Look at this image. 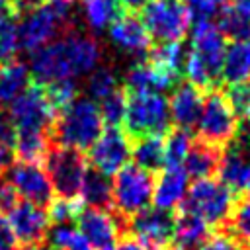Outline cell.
Wrapping results in <instances>:
<instances>
[{
	"mask_svg": "<svg viewBox=\"0 0 250 250\" xmlns=\"http://www.w3.org/2000/svg\"><path fill=\"white\" fill-rule=\"evenodd\" d=\"M104 131L100 107L90 98H76L70 105L59 111L49 127V141L57 146L88 150Z\"/></svg>",
	"mask_w": 250,
	"mask_h": 250,
	"instance_id": "cell-1",
	"label": "cell"
},
{
	"mask_svg": "<svg viewBox=\"0 0 250 250\" xmlns=\"http://www.w3.org/2000/svg\"><path fill=\"white\" fill-rule=\"evenodd\" d=\"M129 139L164 137L170 131V109L164 94H129L123 119Z\"/></svg>",
	"mask_w": 250,
	"mask_h": 250,
	"instance_id": "cell-2",
	"label": "cell"
},
{
	"mask_svg": "<svg viewBox=\"0 0 250 250\" xmlns=\"http://www.w3.org/2000/svg\"><path fill=\"white\" fill-rule=\"evenodd\" d=\"M156 176L135 166H123L111 182V211L131 219L152 203Z\"/></svg>",
	"mask_w": 250,
	"mask_h": 250,
	"instance_id": "cell-3",
	"label": "cell"
},
{
	"mask_svg": "<svg viewBox=\"0 0 250 250\" xmlns=\"http://www.w3.org/2000/svg\"><path fill=\"white\" fill-rule=\"evenodd\" d=\"M43 162L53 193H57V197L62 199H78L84 176L88 172L86 154L76 148L51 145Z\"/></svg>",
	"mask_w": 250,
	"mask_h": 250,
	"instance_id": "cell-4",
	"label": "cell"
},
{
	"mask_svg": "<svg viewBox=\"0 0 250 250\" xmlns=\"http://www.w3.org/2000/svg\"><path fill=\"white\" fill-rule=\"evenodd\" d=\"M232 203H234L232 191L225 188L219 180L207 178V180H193V184L188 188L182 207L203 219L209 229L211 227L223 229L232 209Z\"/></svg>",
	"mask_w": 250,
	"mask_h": 250,
	"instance_id": "cell-5",
	"label": "cell"
},
{
	"mask_svg": "<svg viewBox=\"0 0 250 250\" xmlns=\"http://www.w3.org/2000/svg\"><path fill=\"white\" fill-rule=\"evenodd\" d=\"M240 129V121L234 115L227 96L223 90H211L203 102V109L197 121V135L199 141L225 148L229 146Z\"/></svg>",
	"mask_w": 250,
	"mask_h": 250,
	"instance_id": "cell-6",
	"label": "cell"
},
{
	"mask_svg": "<svg viewBox=\"0 0 250 250\" xmlns=\"http://www.w3.org/2000/svg\"><path fill=\"white\" fill-rule=\"evenodd\" d=\"M141 12V21L150 39L158 43L182 41L191 23L182 0H152Z\"/></svg>",
	"mask_w": 250,
	"mask_h": 250,
	"instance_id": "cell-7",
	"label": "cell"
},
{
	"mask_svg": "<svg viewBox=\"0 0 250 250\" xmlns=\"http://www.w3.org/2000/svg\"><path fill=\"white\" fill-rule=\"evenodd\" d=\"M8 119L12 121L16 133L20 131H43L49 133V127L55 119L45 88L31 80V84L8 105Z\"/></svg>",
	"mask_w": 250,
	"mask_h": 250,
	"instance_id": "cell-8",
	"label": "cell"
},
{
	"mask_svg": "<svg viewBox=\"0 0 250 250\" xmlns=\"http://www.w3.org/2000/svg\"><path fill=\"white\" fill-rule=\"evenodd\" d=\"M127 234L137 238L145 250H168L174 238V213L146 207L127 221Z\"/></svg>",
	"mask_w": 250,
	"mask_h": 250,
	"instance_id": "cell-9",
	"label": "cell"
},
{
	"mask_svg": "<svg viewBox=\"0 0 250 250\" xmlns=\"http://www.w3.org/2000/svg\"><path fill=\"white\" fill-rule=\"evenodd\" d=\"M88 162L104 176H115L131 158V139L121 127H104L100 137L88 148Z\"/></svg>",
	"mask_w": 250,
	"mask_h": 250,
	"instance_id": "cell-10",
	"label": "cell"
},
{
	"mask_svg": "<svg viewBox=\"0 0 250 250\" xmlns=\"http://www.w3.org/2000/svg\"><path fill=\"white\" fill-rule=\"evenodd\" d=\"M4 182H8L14 188L18 197L33 205H39L43 209H47L49 203L55 199L53 197L55 193H53V188H51V182H49V176L43 164L14 160L4 174Z\"/></svg>",
	"mask_w": 250,
	"mask_h": 250,
	"instance_id": "cell-11",
	"label": "cell"
},
{
	"mask_svg": "<svg viewBox=\"0 0 250 250\" xmlns=\"http://www.w3.org/2000/svg\"><path fill=\"white\" fill-rule=\"evenodd\" d=\"M127 221L115 211L84 207L76 219V229L94 250H107L115 246L119 236L127 234Z\"/></svg>",
	"mask_w": 250,
	"mask_h": 250,
	"instance_id": "cell-12",
	"label": "cell"
},
{
	"mask_svg": "<svg viewBox=\"0 0 250 250\" xmlns=\"http://www.w3.org/2000/svg\"><path fill=\"white\" fill-rule=\"evenodd\" d=\"M66 25L68 23H64L49 6H41L29 12L21 18V21H18L20 49L31 55L41 47L53 43L61 29H64Z\"/></svg>",
	"mask_w": 250,
	"mask_h": 250,
	"instance_id": "cell-13",
	"label": "cell"
},
{
	"mask_svg": "<svg viewBox=\"0 0 250 250\" xmlns=\"http://www.w3.org/2000/svg\"><path fill=\"white\" fill-rule=\"evenodd\" d=\"M6 223L18 242L23 246L29 244H43L47 232L51 229V221L47 209L33 205L29 201H18L16 207L6 215Z\"/></svg>",
	"mask_w": 250,
	"mask_h": 250,
	"instance_id": "cell-14",
	"label": "cell"
},
{
	"mask_svg": "<svg viewBox=\"0 0 250 250\" xmlns=\"http://www.w3.org/2000/svg\"><path fill=\"white\" fill-rule=\"evenodd\" d=\"M61 43L70 78L76 80L78 76L92 74L98 68V62L102 59V47L94 37L76 31H66L61 37Z\"/></svg>",
	"mask_w": 250,
	"mask_h": 250,
	"instance_id": "cell-15",
	"label": "cell"
},
{
	"mask_svg": "<svg viewBox=\"0 0 250 250\" xmlns=\"http://www.w3.org/2000/svg\"><path fill=\"white\" fill-rule=\"evenodd\" d=\"M217 174L219 182L232 193L250 191V156L244 148V143L234 139L229 146L223 148Z\"/></svg>",
	"mask_w": 250,
	"mask_h": 250,
	"instance_id": "cell-16",
	"label": "cell"
},
{
	"mask_svg": "<svg viewBox=\"0 0 250 250\" xmlns=\"http://www.w3.org/2000/svg\"><path fill=\"white\" fill-rule=\"evenodd\" d=\"M109 39L113 41L115 47H119L125 53H131L135 57H143L141 61L146 59V53L152 47V39L141 21L137 14L123 12L111 25H109Z\"/></svg>",
	"mask_w": 250,
	"mask_h": 250,
	"instance_id": "cell-17",
	"label": "cell"
},
{
	"mask_svg": "<svg viewBox=\"0 0 250 250\" xmlns=\"http://www.w3.org/2000/svg\"><path fill=\"white\" fill-rule=\"evenodd\" d=\"M203 92L191 86L189 82H180L168 100L170 109V123H174V129H182L191 133V129L197 127L201 109H203Z\"/></svg>",
	"mask_w": 250,
	"mask_h": 250,
	"instance_id": "cell-18",
	"label": "cell"
},
{
	"mask_svg": "<svg viewBox=\"0 0 250 250\" xmlns=\"http://www.w3.org/2000/svg\"><path fill=\"white\" fill-rule=\"evenodd\" d=\"M225 37L221 35L219 27L213 21H199L193 25L191 31V47L193 51L209 68V72L221 80V66H223V57H225Z\"/></svg>",
	"mask_w": 250,
	"mask_h": 250,
	"instance_id": "cell-19",
	"label": "cell"
},
{
	"mask_svg": "<svg viewBox=\"0 0 250 250\" xmlns=\"http://www.w3.org/2000/svg\"><path fill=\"white\" fill-rule=\"evenodd\" d=\"M180 84V76L160 70L146 61L135 62L125 74V90L129 94H164Z\"/></svg>",
	"mask_w": 250,
	"mask_h": 250,
	"instance_id": "cell-20",
	"label": "cell"
},
{
	"mask_svg": "<svg viewBox=\"0 0 250 250\" xmlns=\"http://www.w3.org/2000/svg\"><path fill=\"white\" fill-rule=\"evenodd\" d=\"M188 188H189V176L184 170V166L162 168L160 176L154 182V193H152L154 207L164 211L178 209L186 199Z\"/></svg>",
	"mask_w": 250,
	"mask_h": 250,
	"instance_id": "cell-21",
	"label": "cell"
},
{
	"mask_svg": "<svg viewBox=\"0 0 250 250\" xmlns=\"http://www.w3.org/2000/svg\"><path fill=\"white\" fill-rule=\"evenodd\" d=\"M221 80L227 86L250 82V41H230L225 47Z\"/></svg>",
	"mask_w": 250,
	"mask_h": 250,
	"instance_id": "cell-22",
	"label": "cell"
},
{
	"mask_svg": "<svg viewBox=\"0 0 250 250\" xmlns=\"http://www.w3.org/2000/svg\"><path fill=\"white\" fill-rule=\"evenodd\" d=\"M209 227L203 219L193 215L191 211L184 209L182 205L174 213V246L182 250H195L207 236H209Z\"/></svg>",
	"mask_w": 250,
	"mask_h": 250,
	"instance_id": "cell-23",
	"label": "cell"
},
{
	"mask_svg": "<svg viewBox=\"0 0 250 250\" xmlns=\"http://www.w3.org/2000/svg\"><path fill=\"white\" fill-rule=\"evenodd\" d=\"M223 148L207 145L203 141H193L191 148L184 160V170L193 180H207L213 178L219 170Z\"/></svg>",
	"mask_w": 250,
	"mask_h": 250,
	"instance_id": "cell-24",
	"label": "cell"
},
{
	"mask_svg": "<svg viewBox=\"0 0 250 250\" xmlns=\"http://www.w3.org/2000/svg\"><path fill=\"white\" fill-rule=\"evenodd\" d=\"M31 84V74L25 62L14 59L0 64V107H8L27 86Z\"/></svg>",
	"mask_w": 250,
	"mask_h": 250,
	"instance_id": "cell-25",
	"label": "cell"
},
{
	"mask_svg": "<svg viewBox=\"0 0 250 250\" xmlns=\"http://www.w3.org/2000/svg\"><path fill=\"white\" fill-rule=\"evenodd\" d=\"M80 199L86 207L111 211V180L104 176L102 172L88 168L84 182H82Z\"/></svg>",
	"mask_w": 250,
	"mask_h": 250,
	"instance_id": "cell-26",
	"label": "cell"
},
{
	"mask_svg": "<svg viewBox=\"0 0 250 250\" xmlns=\"http://www.w3.org/2000/svg\"><path fill=\"white\" fill-rule=\"evenodd\" d=\"M221 230L232 236L244 250H250V191L240 193L234 199L229 219Z\"/></svg>",
	"mask_w": 250,
	"mask_h": 250,
	"instance_id": "cell-27",
	"label": "cell"
},
{
	"mask_svg": "<svg viewBox=\"0 0 250 250\" xmlns=\"http://www.w3.org/2000/svg\"><path fill=\"white\" fill-rule=\"evenodd\" d=\"M133 164L156 174L164 168V137H141L131 143Z\"/></svg>",
	"mask_w": 250,
	"mask_h": 250,
	"instance_id": "cell-28",
	"label": "cell"
},
{
	"mask_svg": "<svg viewBox=\"0 0 250 250\" xmlns=\"http://www.w3.org/2000/svg\"><path fill=\"white\" fill-rule=\"evenodd\" d=\"M186 57L188 51L184 47L182 41H174V43H158L152 45L150 51L146 53V62H150L152 66L172 72L176 76H182L184 72V64H186Z\"/></svg>",
	"mask_w": 250,
	"mask_h": 250,
	"instance_id": "cell-29",
	"label": "cell"
},
{
	"mask_svg": "<svg viewBox=\"0 0 250 250\" xmlns=\"http://www.w3.org/2000/svg\"><path fill=\"white\" fill-rule=\"evenodd\" d=\"M80 8L86 25L96 33L109 27L121 16L117 0H82Z\"/></svg>",
	"mask_w": 250,
	"mask_h": 250,
	"instance_id": "cell-30",
	"label": "cell"
},
{
	"mask_svg": "<svg viewBox=\"0 0 250 250\" xmlns=\"http://www.w3.org/2000/svg\"><path fill=\"white\" fill-rule=\"evenodd\" d=\"M217 27L223 37H229L230 41H250V20L236 12L230 4H227L219 14Z\"/></svg>",
	"mask_w": 250,
	"mask_h": 250,
	"instance_id": "cell-31",
	"label": "cell"
},
{
	"mask_svg": "<svg viewBox=\"0 0 250 250\" xmlns=\"http://www.w3.org/2000/svg\"><path fill=\"white\" fill-rule=\"evenodd\" d=\"M191 133L182 129H170L164 135V168L184 166V160L191 148Z\"/></svg>",
	"mask_w": 250,
	"mask_h": 250,
	"instance_id": "cell-32",
	"label": "cell"
},
{
	"mask_svg": "<svg viewBox=\"0 0 250 250\" xmlns=\"http://www.w3.org/2000/svg\"><path fill=\"white\" fill-rule=\"evenodd\" d=\"M47 238L55 250H94L74 225H53Z\"/></svg>",
	"mask_w": 250,
	"mask_h": 250,
	"instance_id": "cell-33",
	"label": "cell"
},
{
	"mask_svg": "<svg viewBox=\"0 0 250 250\" xmlns=\"http://www.w3.org/2000/svg\"><path fill=\"white\" fill-rule=\"evenodd\" d=\"M43 88H45L47 102H49L51 109L55 111V115L59 111H62L66 105H70L78 98V82L72 80V78L57 80V82H51V84H47Z\"/></svg>",
	"mask_w": 250,
	"mask_h": 250,
	"instance_id": "cell-34",
	"label": "cell"
},
{
	"mask_svg": "<svg viewBox=\"0 0 250 250\" xmlns=\"http://www.w3.org/2000/svg\"><path fill=\"white\" fill-rule=\"evenodd\" d=\"M100 115L105 127H119L125 119V109H127V90L125 88H117L113 94H109L107 98H104L100 104Z\"/></svg>",
	"mask_w": 250,
	"mask_h": 250,
	"instance_id": "cell-35",
	"label": "cell"
},
{
	"mask_svg": "<svg viewBox=\"0 0 250 250\" xmlns=\"http://www.w3.org/2000/svg\"><path fill=\"white\" fill-rule=\"evenodd\" d=\"M117 88H119V82L111 68L102 66V68H96L92 74H88V84H86L88 98L96 104H100L104 98L113 94Z\"/></svg>",
	"mask_w": 250,
	"mask_h": 250,
	"instance_id": "cell-36",
	"label": "cell"
},
{
	"mask_svg": "<svg viewBox=\"0 0 250 250\" xmlns=\"http://www.w3.org/2000/svg\"><path fill=\"white\" fill-rule=\"evenodd\" d=\"M18 20L14 14H6L0 18V64L14 61L18 57Z\"/></svg>",
	"mask_w": 250,
	"mask_h": 250,
	"instance_id": "cell-37",
	"label": "cell"
},
{
	"mask_svg": "<svg viewBox=\"0 0 250 250\" xmlns=\"http://www.w3.org/2000/svg\"><path fill=\"white\" fill-rule=\"evenodd\" d=\"M84 209V203L82 199H62V197H57L49 203L47 207V215H49V221L53 225H72L80 211Z\"/></svg>",
	"mask_w": 250,
	"mask_h": 250,
	"instance_id": "cell-38",
	"label": "cell"
},
{
	"mask_svg": "<svg viewBox=\"0 0 250 250\" xmlns=\"http://www.w3.org/2000/svg\"><path fill=\"white\" fill-rule=\"evenodd\" d=\"M225 96L238 117V121L248 123L250 121V82L238 84V86H227Z\"/></svg>",
	"mask_w": 250,
	"mask_h": 250,
	"instance_id": "cell-39",
	"label": "cell"
},
{
	"mask_svg": "<svg viewBox=\"0 0 250 250\" xmlns=\"http://www.w3.org/2000/svg\"><path fill=\"white\" fill-rule=\"evenodd\" d=\"M189 20L199 23V21H211L213 16H217L230 0H182Z\"/></svg>",
	"mask_w": 250,
	"mask_h": 250,
	"instance_id": "cell-40",
	"label": "cell"
},
{
	"mask_svg": "<svg viewBox=\"0 0 250 250\" xmlns=\"http://www.w3.org/2000/svg\"><path fill=\"white\" fill-rule=\"evenodd\" d=\"M195 250H244V248L227 232L217 230V232H211Z\"/></svg>",
	"mask_w": 250,
	"mask_h": 250,
	"instance_id": "cell-41",
	"label": "cell"
},
{
	"mask_svg": "<svg viewBox=\"0 0 250 250\" xmlns=\"http://www.w3.org/2000/svg\"><path fill=\"white\" fill-rule=\"evenodd\" d=\"M18 201H20V197L14 191V188L8 182H0V215L6 217L16 207Z\"/></svg>",
	"mask_w": 250,
	"mask_h": 250,
	"instance_id": "cell-42",
	"label": "cell"
},
{
	"mask_svg": "<svg viewBox=\"0 0 250 250\" xmlns=\"http://www.w3.org/2000/svg\"><path fill=\"white\" fill-rule=\"evenodd\" d=\"M74 2H76V0H47L45 6H49L64 23H70V16H72Z\"/></svg>",
	"mask_w": 250,
	"mask_h": 250,
	"instance_id": "cell-43",
	"label": "cell"
},
{
	"mask_svg": "<svg viewBox=\"0 0 250 250\" xmlns=\"http://www.w3.org/2000/svg\"><path fill=\"white\" fill-rule=\"evenodd\" d=\"M47 0H10V8L14 12V16H25L41 6H45Z\"/></svg>",
	"mask_w": 250,
	"mask_h": 250,
	"instance_id": "cell-44",
	"label": "cell"
},
{
	"mask_svg": "<svg viewBox=\"0 0 250 250\" xmlns=\"http://www.w3.org/2000/svg\"><path fill=\"white\" fill-rule=\"evenodd\" d=\"M16 248V238L6 223V217L0 215V250H14Z\"/></svg>",
	"mask_w": 250,
	"mask_h": 250,
	"instance_id": "cell-45",
	"label": "cell"
},
{
	"mask_svg": "<svg viewBox=\"0 0 250 250\" xmlns=\"http://www.w3.org/2000/svg\"><path fill=\"white\" fill-rule=\"evenodd\" d=\"M113 250H145V248H143V244H141L137 238H133L131 234H123V236H119V240L115 242Z\"/></svg>",
	"mask_w": 250,
	"mask_h": 250,
	"instance_id": "cell-46",
	"label": "cell"
},
{
	"mask_svg": "<svg viewBox=\"0 0 250 250\" xmlns=\"http://www.w3.org/2000/svg\"><path fill=\"white\" fill-rule=\"evenodd\" d=\"M12 162H14V152H12V148L0 145V180L4 178V174H6V170H8V166H10Z\"/></svg>",
	"mask_w": 250,
	"mask_h": 250,
	"instance_id": "cell-47",
	"label": "cell"
},
{
	"mask_svg": "<svg viewBox=\"0 0 250 250\" xmlns=\"http://www.w3.org/2000/svg\"><path fill=\"white\" fill-rule=\"evenodd\" d=\"M148 2H152V0H117L119 8H123V10L129 12V14H135V12L143 10Z\"/></svg>",
	"mask_w": 250,
	"mask_h": 250,
	"instance_id": "cell-48",
	"label": "cell"
},
{
	"mask_svg": "<svg viewBox=\"0 0 250 250\" xmlns=\"http://www.w3.org/2000/svg\"><path fill=\"white\" fill-rule=\"evenodd\" d=\"M236 12H240L242 16H246L250 20V0H230L229 2Z\"/></svg>",
	"mask_w": 250,
	"mask_h": 250,
	"instance_id": "cell-49",
	"label": "cell"
},
{
	"mask_svg": "<svg viewBox=\"0 0 250 250\" xmlns=\"http://www.w3.org/2000/svg\"><path fill=\"white\" fill-rule=\"evenodd\" d=\"M14 250H51L45 244H29V246H21V248H14Z\"/></svg>",
	"mask_w": 250,
	"mask_h": 250,
	"instance_id": "cell-50",
	"label": "cell"
},
{
	"mask_svg": "<svg viewBox=\"0 0 250 250\" xmlns=\"http://www.w3.org/2000/svg\"><path fill=\"white\" fill-rule=\"evenodd\" d=\"M168 250H182V248H178V246H170Z\"/></svg>",
	"mask_w": 250,
	"mask_h": 250,
	"instance_id": "cell-51",
	"label": "cell"
},
{
	"mask_svg": "<svg viewBox=\"0 0 250 250\" xmlns=\"http://www.w3.org/2000/svg\"><path fill=\"white\" fill-rule=\"evenodd\" d=\"M107 250H113V248H107Z\"/></svg>",
	"mask_w": 250,
	"mask_h": 250,
	"instance_id": "cell-52",
	"label": "cell"
}]
</instances>
